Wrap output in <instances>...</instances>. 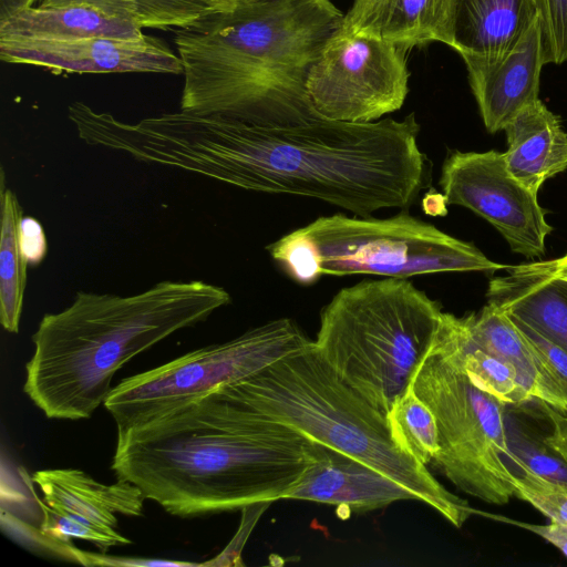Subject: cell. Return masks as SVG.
I'll use <instances>...</instances> for the list:
<instances>
[{
	"mask_svg": "<svg viewBox=\"0 0 567 567\" xmlns=\"http://www.w3.org/2000/svg\"><path fill=\"white\" fill-rule=\"evenodd\" d=\"M512 320L567 395V351L524 322L515 318Z\"/></svg>",
	"mask_w": 567,
	"mask_h": 567,
	"instance_id": "f546056e",
	"label": "cell"
},
{
	"mask_svg": "<svg viewBox=\"0 0 567 567\" xmlns=\"http://www.w3.org/2000/svg\"><path fill=\"white\" fill-rule=\"evenodd\" d=\"M451 0H354L339 27L380 37L408 50L430 42L450 47Z\"/></svg>",
	"mask_w": 567,
	"mask_h": 567,
	"instance_id": "d6986e66",
	"label": "cell"
},
{
	"mask_svg": "<svg viewBox=\"0 0 567 567\" xmlns=\"http://www.w3.org/2000/svg\"><path fill=\"white\" fill-rule=\"evenodd\" d=\"M412 389L436 420L440 452L432 463L464 493L486 503L507 504L515 487L504 422L506 403L477 388L433 346Z\"/></svg>",
	"mask_w": 567,
	"mask_h": 567,
	"instance_id": "ba28073f",
	"label": "cell"
},
{
	"mask_svg": "<svg viewBox=\"0 0 567 567\" xmlns=\"http://www.w3.org/2000/svg\"><path fill=\"white\" fill-rule=\"evenodd\" d=\"M391 436L406 454L426 465L440 452L439 429L430 408L411 388L386 414Z\"/></svg>",
	"mask_w": 567,
	"mask_h": 567,
	"instance_id": "cb8c5ba5",
	"label": "cell"
},
{
	"mask_svg": "<svg viewBox=\"0 0 567 567\" xmlns=\"http://www.w3.org/2000/svg\"><path fill=\"white\" fill-rule=\"evenodd\" d=\"M414 113L348 123L315 117L252 124L184 111L128 123L120 148L133 158L251 192L326 202L355 216L406 208L431 185Z\"/></svg>",
	"mask_w": 567,
	"mask_h": 567,
	"instance_id": "6da1fadb",
	"label": "cell"
},
{
	"mask_svg": "<svg viewBox=\"0 0 567 567\" xmlns=\"http://www.w3.org/2000/svg\"><path fill=\"white\" fill-rule=\"evenodd\" d=\"M229 0H128L131 12L143 29H184L226 8Z\"/></svg>",
	"mask_w": 567,
	"mask_h": 567,
	"instance_id": "484cf974",
	"label": "cell"
},
{
	"mask_svg": "<svg viewBox=\"0 0 567 567\" xmlns=\"http://www.w3.org/2000/svg\"><path fill=\"white\" fill-rule=\"evenodd\" d=\"M442 316L441 306L408 279L363 280L342 288L322 309L313 344L386 415L412 388Z\"/></svg>",
	"mask_w": 567,
	"mask_h": 567,
	"instance_id": "8992f818",
	"label": "cell"
},
{
	"mask_svg": "<svg viewBox=\"0 0 567 567\" xmlns=\"http://www.w3.org/2000/svg\"><path fill=\"white\" fill-rule=\"evenodd\" d=\"M408 51L338 28L309 71L310 104L320 116L348 123L375 122L400 110L409 92Z\"/></svg>",
	"mask_w": 567,
	"mask_h": 567,
	"instance_id": "30bf717a",
	"label": "cell"
},
{
	"mask_svg": "<svg viewBox=\"0 0 567 567\" xmlns=\"http://www.w3.org/2000/svg\"><path fill=\"white\" fill-rule=\"evenodd\" d=\"M504 422L511 452L509 468L513 473L526 468L542 477L567 483V462L550 443L546 417V426L540 429L538 434L534 427H526L524 422L523 425H518L505 413Z\"/></svg>",
	"mask_w": 567,
	"mask_h": 567,
	"instance_id": "d4e9b609",
	"label": "cell"
},
{
	"mask_svg": "<svg viewBox=\"0 0 567 567\" xmlns=\"http://www.w3.org/2000/svg\"><path fill=\"white\" fill-rule=\"evenodd\" d=\"M311 342L292 319L271 320L229 341L187 352L123 379L103 405L117 430L135 426L219 385L245 380Z\"/></svg>",
	"mask_w": 567,
	"mask_h": 567,
	"instance_id": "9c48e42d",
	"label": "cell"
},
{
	"mask_svg": "<svg viewBox=\"0 0 567 567\" xmlns=\"http://www.w3.org/2000/svg\"><path fill=\"white\" fill-rule=\"evenodd\" d=\"M323 449L256 417L228 383L117 430L111 468L168 514L198 517L284 499Z\"/></svg>",
	"mask_w": 567,
	"mask_h": 567,
	"instance_id": "7a4b0ae2",
	"label": "cell"
},
{
	"mask_svg": "<svg viewBox=\"0 0 567 567\" xmlns=\"http://www.w3.org/2000/svg\"><path fill=\"white\" fill-rule=\"evenodd\" d=\"M144 35L128 0H44L41 3L2 12L0 37L70 39Z\"/></svg>",
	"mask_w": 567,
	"mask_h": 567,
	"instance_id": "5bb4252c",
	"label": "cell"
},
{
	"mask_svg": "<svg viewBox=\"0 0 567 567\" xmlns=\"http://www.w3.org/2000/svg\"><path fill=\"white\" fill-rule=\"evenodd\" d=\"M343 16L331 0H238L178 29L181 111L252 124L320 116L307 80Z\"/></svg>",
	"mask_w": 567,
	"mask_h": 567,
	"instance_id": "3957f363",
	"label": "cell"
},
{
	"mask_svg": "<svg viewBox=\"0 0 567 567\" xmlns=\"http://www.w3.org/2000/svg\"><path fill=\"white\" fill-rule=\"evenodd\" d=\"M43 512L41 533L50 540L65 544L71 537L94 544L105 551L114 546L131 544L115 527L95 524L79 517L60 514L40 503Z\"/></svg>",
	"mask_w": 567,
	"mask_h": 567,
	"instance_id": "4316f807",
	"label": "cell"
},
{
	"mask_svg": "<svg viewBox=\"0 0 567 567\" xmlns=\"http://www.w3.org/2000/svg\"><path fill=\"white\" fill-rule=\"evenodd\" d=\"M494 518L512 523L518 527L525 528L542 538L546 539L557 547L567 557V524L549 523L547 525H537L524 522H516L504 517Z\"/></svg>",
	"mask_w": 567,
	"mask_h": 567,
	"instance_id": "836d02e7",
	"label": "cell"
},
{
	"mask_svg": "<svg viewBox=\"0 0 567 567\" xmlns=\"http://www.w3.org/2000/svg\"><path fill=\"white\" fill-rule=\"evenodd\" d=\"M433 348L460 367L481 390L504 403L530 399L509 367L478 347L462 317L443 312Z\"/></svg>",
	"mask_w": 567,
	"mask_h": 567,
	"instance_id": "7402d4cb",
	"label": "cell"
},
{
	"mask_svg": "<svg viewBox=\"0 0 567 567\" xmlns=\"http://www.w3.org/2000/svg\"><path fill=\"white\" fill-rule=\"evenodd\" d=\"M288 499L329 505L349 513H365L415 495L381 472L324 445L321 456L287 493Z\"/></svg>",
	"mask_w": 567,
	"mask_h": 567,
	"instance_id": "9a60e30c",
	"label": "cell"
},
{
	"mask_svg": "<svg viewBox=\"0 0 567 567\" xmlns=\"http://www.w3.org/2000/svg\"><path fill=\"white\" fill-rule=\"evenodd\" d=\"M1 171L0 322L8 332L19 331L27 286L28 262L20 246L22 208Z\"/></svg>",
	"mask_w": 567,
	"mask_h": 567,
	"instance_id": "603a6c76",
	"label": "cell"
},
{
	"mask_svg": "<svg viewBox=\"0 0 567 567\" xmlns=\"http://www.w3.org/2000/svg\"><path fill=\"white\" fill-rule=\"evenodd\" d=\"M545 60L561 64L567 61V0H536Z\"/></svg>",
	"mask_w": 567,
	"mask_h": 567,
	"instance_id": "f1b7e54d",
	"label": "cell"
},
{
	"mask_svg": "<svg viewBox=\"0 0 567 567\" xmlns=\"http://www.w3.org/2000/svg\"><path fill=\"white\" fill-rule=\"evenodd\" d=\"M544 64L538 18L503 58L489 63L465 64L470 86L489 133L504 130L524 107L539 99Z\"/></svg>",
	"mask_w": 567,
	"mask_h": 567,
	"instance_id": "4fadbf2b",
	"label": "cell"
},
{
	"mask_svg": "<svg viewBox=\"0 0 567 567\" xmlns=\"http://www.w3.org/2000/svg\"><path fill=\"white\" fill-rule=\"evenodd\" d=\"M32 481L53 511L95 524L115 527L116 514L142 516V491L131 482L117 480L106 485L76 468L37 471Z\"/></svg>",
	"mask_w": 567,
	"mask_h": 567,
	"instance_id": "ac0fdd59",
	"label": "cell"
},
{
	"mask_svg": "<svg viewBox=\"0 0 567 567\" xmlns=\"http://www.w3.org/2000/svg\"><path fill=\"white\" fill-rule=\"evenodd\" d=\"M20 246L28 265L40 264L47 254V238L41 224L23 217L20 224Z\"/></svg>",
	"mask_w": 567,
	"mask_h": 567,
	"instance_id": "1f68e13d",
	"label": "cell"
},
{
	"mask_svg": "<svg viewBox=\"0 0 567 567\" xmlns=\"http://www.w3.org/2000/svg\"><path fill=\"white\" fill-rule=\"evenodd\" d=\"M474 342L506 364L527 393L567 412V395L512 318L488 303L462 317Z\"/></svg>",
	"mask_w": 567,
	"mask_h": 567,
	"instance_id": "ffe728a7",
	"label": "cell"
},
{
	"mask_svg": "<svg viewBox=\"0 0 567 567\" xmlns=\"http://www.w3.org/2000/svg\"><path fill=\"white\" fill-rule=\"evenodd\" d=\"M487 302L567 351V279L549 260L509 266L489 280Z\"/></svg>",
	"mask_w": 567,
	"mask_h": 567,
	"instance_id": "2e32d148",
	"label": "cell"
},
{
	"mask_svg": "<svg viewBox=\"0 0 567 567\" xmlns=\"http://www.w3.org/2000/svg\"><path fill=\"white\" fill-rule=\"evenodd\" d=\"M543 409L550 443L567 462V412H561L544 401Z\"/></svg>",
	"mask_w": 567,
	"mask_h": 567,
	"instance_id": "d6a6232c",
	"label": "cell"
},
{
	"mask_svg": "<svg viewBox=\"0 0 567 567\" xmlns=\"http://www.w3.org/2000/svg\"><path fill=\"white\" fill-rule=\"evenodd\" d=\"M554 272L564 279H567V254L558 259L549 260Z\"/></svg>",
	"mask_w": 567,
	"mask_h": 567,
	"instance_id": "e575fe53",
	"label": "cell"
},
{
	"mask_svg": "<svg viewBox=\"0 0 567 567\" xmlns=\"http://www.w3.org/2000/svg\"><path fill=\"white\" fill-rule=\"evenodd\" d=\"M514 496L528 502L551 523L567 524V483L520 468L514 472Z\"/></svg>",
	"mask_w": 567,
	"mask_h": 567,
	"instance_id": "83f0119b",
	"label": "cell"
},
{
	"mask_svg": "<svg viewBox=\"0 0 567 567\" xmlns=\"http://www.w3.org/2000/svg\"><path fill=\"white\" fill-rule=\"evenodd\" d=\"M230 301L223 287L202 280H163L131 296L80 291L32 334L23 391L49 419H90L120 368Z\"/></svg>",
	"mask_w": 567,
	"mask_h": 567,
	"instance_id": "277c9868",
	"label": "cell"
},
{
	"mask_svg": "<svg viewBox=\"0 0 567 567\" xmlns=\"http://www.w3.org/2000/svg\"><path fill=\"white\" fill-rule=\"evenodd\" d=\"M295 281L322 275H377L408 279L436 272H494L509 266L405 213L389 218L322 216L267 247Z\"/></svg>",
	"mask_w": 567,
	"mask_h": 567,
	"instance_id": "52a82bcc",
	"label": "cell"
},
{
	"mask_svg": "<svg viewBox=\"0 0 567 567\" xmlns=\"http://www.w3.org/2000/svg\"><path fill=\"white\" fill-rule=\"evenodd\" d=\"M504 131L507 169L533 193L567 168V133L540 99L524 107Z\"/></svg>",
	"mask_w": 567,
	"mask_h": 567,
	"instance_id": "44dd1931",
	"label": "cell"
},
{
	"mask_svg": "<svg viewBox=\"0 0 567 567\" xmlns=\"http://www.w3.org/2000/svg\"><path fill=\"white\" fill-rule=\"evenodd\" d=\"M440 186L446 205L474 212L494 226L511 249L526 258L545 252L551 233L537 194L507 169L504 153L452 152L444 161Z\"/></svg>",
	"mask_w": 567,
	"mask_h": 567,
	"instance_id": "8fae6325",
	"label": "cell"
},
{
	"mask_svg": "<svg viewBox=\"0 0 567 567\" xmlns=\"http://www.w3.org/2000/svg\"><path fill=\"white\" fill-rule=\"evenodd\" d=\"M229 1H238V0H229Z\"/></svg>",
	"mask_w": 567,
	"mask_h": 567,
	"instance_id": "d590c367",
	"label": "cell"
},
{
	"mask_svg": "<svg viewBox=\"0 0 567 567\" xmlns=\"http://www.w3.org/2000/svg\"><path fill=\"white\" fill-rule=\"evenodd\" d=\"M274 502L264 501L250 504L244 507L243 518L239 526V529L230 544L226 547L223 554L217 557L214 561L204 563L203 565H227V566H243L241 561V550L243 547L250 535L252 528L257 524L258 519L261 517L262 513L272 504Z\"/></svg>",
	"mask_w": 567,
	"mask_h": 567,
	"instance_id": "4dcf8cb0",
	"label": "cell"
},
{
	"mask_svg": "<svg viewBox=\"0 0 567 567\" xmlns=\"http://www.w3.org/2000/svg\"><path fill=\"white\" fill-rule=\"evenodd\" d=\"M258 419L288 426L365 463L460 528L476 513L393 441L386 415L348 384L313 341L256 374L229 383Z\"/></svg>",
	"mask_w": 567,
	"mask_h": 567,
	"instance_id": "5b68a950",
	"label": "cell"
},
{
	"mask_svg": "<svg viewBox=\"0 0 567 567\" xmlns=\"http://www.w3.org/2000/svg\"><path fill=\"white\" fill-rule=\"evenodd\" d=\"M0 59L55 73H183L178 54L146 34L137 39L0 37Z\"/></svg>",
	"mask_w": 567,
	"mask_h": 567,
	"instance_id": "7c38bea8",
	"label": "cell"
},
{
	"mask_svg": "<svg viewBox=\"0 0 567 567\" xmlns=\"http://www.w3.org/2000/svg\"><path fill=\"white\" fill-rule=\"evenodd\" d=\"M536 19V0H451L450 47L465 64L494 62Z\"/></svg>",
	"mask_w": 567,
	"mask_h": 567,
	"instance_id": "e0dca14e",
	"label": "cell"
}]
</instances>
